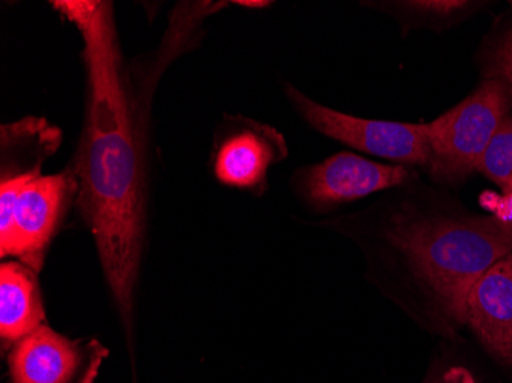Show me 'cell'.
Masks as SVG:
<instances>
[{
  "instance_id": "52a82bcc",
  "label": "cell",
  "mask_w": 512,
  "mask_h": 383,
  "mask_svg": "<svg viewBox=\"0 0 512 383\" xmlns=\"http://www.w3.org/2000/svg\"><path fill=\"white\" fill-rule=\"evenodd\" d=\"M413 172L401 164H379L350 152L333 155L296 174L295 186L315 207L350 203L367 195L407 186Z\"/></svg>"
},
{
  "instance_id": "7a4b0ae2",
  "label": "cell",
  "mask_w": 512,
  "mask_h": 383,
  "mask_svg": "<svg viewBox=\"0 0 512 383\" xmlns=\"http://www.w3.org/2000/svg\"><path fill=\"white\" fill-rule=\"evenodd\" d=\"M358 241L378 289L430 333L453 336L467 325L477 279L512 252V232L433 195L388 197L364 212Z\"/></svg>"
},
{
  "instance_id": "30bf717a",
  "label": "cell",
  "mask_w": 512,
  "mask_h": 383,
  "mask_svg": "<svg viewBox=\"0 0 512 383\" xmlns=\"http://www.w3.org/2000/svg\"><path fill=\"white\" fill-rule=\"evenodd\" d=\"M45 321L36 272L23 262L0 266V336L5 345H16Z\"/></svg>"
},
{
  "instance_id": "e0dca14e",
  "label": "cell",
  "mask_w": 512,
  "mask_h": 383,
  "mask_svg": "<svg viewBox=\"0 0 512 383\" xmlns=\"http://www.w3.org/2000/svg\"><path fill=\"white\" fill-rule=\"evenodd\" d=\"M241 7H249V8H266L269 7L270 2H237Z\"/></svg>"
},
{
  "instance_id": "2e32d148",
  "label": "cell",
  "mask_w": 512,
  "mask_h": 383,
  "mask_svg": "<svg viewBox=\"0 0 512 383\" xmlns=\"http://www.w3.org/2000/svg\"><path fill=\"white\" fill-rule=\"evenodd\" d=\"M425 383H479L470 370L463 367L442 368V370L431 373Z\"/></svg>"
},
{
  "instance_id": "3957f363",
  "label": "cell",
  "mask_w": 512,
  "mask_h": 383,
  "mask_svg": "<svg viewBox=\"0 0 512 383\" xmlns=\"http://www.w3.org/2000/svg\"><path fill=\"white\" fill-rule=\"evenodd\" d=\"M511 112L512 86L499 79L483 80L467 99L428 125L430 177L444 184L470 178Z\"/></svg>"
},
{
  "instance_id": "6da1fadb",
  "label": "cell",
  "mask_w": 512,
  "mask_h": 383,
  "mask_svg": "<svg viewBox=\"0 0 512 383\" xmlns=\"http://www.w3.org/2000/svg\"><path fill=\"white\" fill-rule=\"evenodd\" d=\"M53 7L83 40L88 103L74 166L79 207L96 241L109 289L129 325L143 246V175L112 4L60 0Z\"/></svg>"
},
{
  "instance_id": "5b68a950",
  "label": "cell",
  "mask_w": 512,
  "mask_h": 383,
  "mask_svg": "<svg viewBox=\"0 0 512 383\" xmlns=\"http://www.w3.org/2000/svg\"><path fill=\"white\" fill-rule=\"evenodd\" d=\"M79 190L76 172L40 175L23 187L7 229L0 230V255L17 256L39 272L69 198Z\"/></svg>"
},
{
  "instance_id": "9a60e30c",
  "label": "cell",
  "mask_w": 512,
  "mask_h": 383,
  "mask_svg": "<svg viewBox=\"0 0 512 383\" xmlns=\"http://www.w3.org/2000/svg\"><path fill=\"white\" fill-rule=\"evenodd\" d=\"M480 203L490 212V215L502 221L512 232V189L500 195L486 192L482 195Z\"/></svg>"
},
{
  "instance_id": "7c38bea8",
  "label": "cell",
  "mask_w": 512,
  "mask_h": 383,
  "mask_svg": "<svg viewBox=\"0 0 512 383\" xmlns=\"http://www.w3.org/2000/svg\"><path fill=\"white\" fill-rule=\"evenodd\" d=\"M378 10L387 11L405 22L445 28L473 16L483 7V2L465 0H414V2H378Z\"/></svg>"
},
{
  "instance_id": "277c9868",
  "label": "cell",
  "mask_w": 512,
  "mask_h": 383,
  "mask_svg": "<svg viewBox=\"0 0 512 383\" xmlns=\"http://www.w3.org/2000/svg\"><path fill=\"white\" fill-rule=\"evenodd\" d=\"M286 94L298 114L325 137L341 141L356 151L396 161L401 166L427 167L428 125L367 120L344 114L313 102L289 83Z\"/></svg>"
},
{
  "instance_id": "8992f818",
  "label": "cell",
  "mask_w": 512,
  "mask_h": 383,
  "mask_svg": "<svg viewBox=\"0 0 512 383\" xmlns=\"http://www.w3.org/2000/svg\"><path fill=\"white\" fill-rule=\"evenodd\" d=\"M108 350L96 339H68L42 325L8 356L13 383H94Z\"/></svg>"
},
{
  "instance_id": "8fae6325",
  "label": "cell",
  "mask_w": 512,
  "mask_h": 383,
  "mask_svg": "<svg viewBox=\"0 0 512 383\" xmlns=\"http://www.w3.org/2000/svg\"><path fill=\"white\" fill-rule=\"evenodd\" d=\"M60 146V131L43 118L2 126V181H33Z\"/></svg>"
},
{
  "instance_id": "9c48e42d",
  "label": "cell",
  "mask_w": 512,
  "mask_h": 383,
  "mask_svg": "<svg viewBox=\"0 0 512 383\" xmlns=\"http://www.w3.org/2000/svg\"><path fill=\"white\" fill-rule=\"evenodd\" d=\"M465 322L497 362L512 367V252L477 279Z\"/></svg>"
},
{
  "instance_id": "5bb4252c",
  "label": "cell",
  "mask_w": 512,
  "mask_h": 383,
  "mask_svg": "<svg viewBox=\"0 0 512 383\" xmlns=\"http://www.w3.org/2000/svg\"><path fill=\"white\" fill-rule=\"evenodd\" d=\"M477 172L500 187L502 194L512 189V112L500 123L486 146Z\"/></svg>"
},
{
  "instance_id": "ba28073f",
  "label": "cell",
  "mask_w": 512,
  "mask_h": 383,
  "mask_svg": "<svg viewBox=\"0 0 512 383\" xmlns=\"http://www.w3.org/2000/svg\"><path fill=\"white\" fill-rule=\"evenodd\" d=\"M238 122L218 145L215 174L221 183L255 194L266 187L270 166L286 158V141L272 126L246 118Z\"/></svg>"
},
{
  "instance_id": "4fadbf2b",
  "label": "cell",
  "mask_w": 512,
  "mask_h": 383,
  "mask_svg": "<svg viewBox=\"0 0 512 383\" xmlns=\"http://www.w3.org/2000/svg\"><path fill=\"white\" fill-rule=\"evenodd\" d=\"M476 63L483 80L499 79L512 86V7L494 20L477 51Z\"/></svg>"
}]
</instances>
